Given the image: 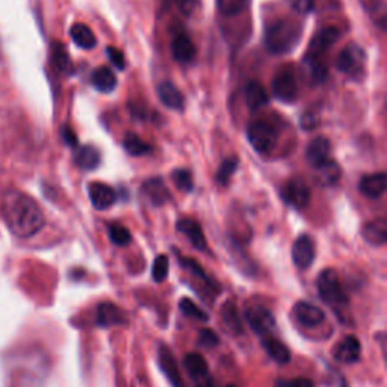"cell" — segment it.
<instances>
[{
	"mask_svg": "<svg viewBox=\"0 0 387 387\" xmlns=\"http://www.w3.org/2000/svg\"><path fill=\"white\" fill-rule=\"evenodd\" d=\"M221 319L223 324L231 334H241L243 331L241 315L238 312V307L233 301H226L221 307Z\"/></svg>",
	"mask_w": 387,
	"mask_h": 387,
	"instance_id": "31",
	"label": "cell"
},
{
	"mask_svg": "<svg viewBox=\"0 0 387 387\" xmlns=\"http://www.w3.org/2000/svg\"><path fill=\"white\" fill-rule=\"evenodd\" d=\"M333 356L336 358V362L343 365L357 363L360 357H362V345H360V341L354 336V334H350V336H345L336 346H334Z\"/></svg>",
	"mask_w": 387,
	"mask_h": 387,
	"instance_id": "12",
	"label": "cell"
},
{
	"mask_svg": "<svg viewBox=\"0 0 387 387\" xmlns=\"http://www.w3.org/2000/svg\"><path fill=\"white\" fill-rule=\"evenodd\" d=\"M96 322L99 327H119L124 326L127 318L121 308L114 303H100L96 308Z\"/></svg>",
	"mask_w": 387,
	"mask_h": 387,
	"instance_id": "15",
	"label": "cell"
},
{
	"mask_svg": "<svg viewBox=\"0 0 387 387\" xmlns=\"http://www.w3.org/2000/svg\"><path fill=\"white\" fill-rule=\"evenodd\" d=\"M289 6L300 16H307L315 9V0H288Z\"/></svg>",
	"mask_w": 387,
	"mask_h": 387,
	"instance_id": "40",
	"label": "cell"
},
{
	"mask_svg": "<svg viewBox=\"0 0 387 387\" xmlns=\"http://www.w3.org/2000/svg\"><path fill=\"white\" fill-rule=\"evenodd\" d=\"M386 188H387V176L383 171L363 176L358 182V191L371 200L380 198L386 192Z\"/></svg>",
	"mask_w": 387,
	"mask_h": 387,
	"instance_id": "19",
	"label": "cell"
},
{
	"mask_svg": "<svg viewBox=\"0 0 387 387\" xmlns=\"http://www.w3.org/2000/svg\"><path fill=\"white\" fill-rule=\"evenodd\" d=\"M276 387H315L313 381L308 378H293V380H278Z\"/></svg>",
	"mask_w": 387,
	"mask_h": 387,
	"instance_id": "44",
	"label": "cell"
},
{
	"mask_svg": "<svg viewBox=\"0 0 387 387\" xmlns=\"http://www.w3.org/2000/svg\"><path fill=\"white\" fill-rule=\"evenodd\" d=\"M280 194L283 201L296 211L307 208V204L311 203V189H308L304 180L298 177L288 180V182L283 185Z\"/></svg>",
	"mask_w": 387,
	"mask_h": 387,
	"instance_id": "8",
	"label": "cell"
},
{
	"mask_svg": "<svg viewBox=\"0 0 387 387\" xmlns=\"http://www.w3.org/2000/svg\"><path fill=\"white\" fill-rule=\"evenodd\" d=\"M123 147L129 154H131V156H135V158L144 156V154H149L153 150V147L150 144L144 143V141L134 132H127L124 135Z\"/></svg>",
	"mask_w": 387,
	"mask_h": 387,
	"instance_id": "32",
	"label": "cell"
},
{
	"mask_svg": "<svg viewBox=\"0 0 387 387\" xmlns=\"http://www.w3.org/2000/svg\"><path fill=\"white\" fill-rule=\"evenodd\" d=\"M0 212L11 233L19 238L35 236L46 223L40 204L19 189L4 192L0 200Z\"/></svg>",
	"mask_w": 387,
	"mask_h": 387,
	"instance_id": "1",
	"label": "cell"
},
{
	"mask_svg": "<svg viewBox=\"0 0 387 387\" xmlns=\"http://www.w3.org/2000/svg\"><path fill=\"white\" fill-rule=\"evenodd\" d=\"M330 151H331L330 141L326 136H316L312 143L307 146L306 159L308 165L316 169V166L330 159Z\"/></svg>",
	"mask_w": 387,
	"mask_h": 387,
	"instance_id": "20",
	"label": "cell"
},
{
	"mask_svg": "<svg viewBox=\"0 0 387 387\" xmlns=\"http://www.w3.org/2000/svg\"><path fill=\"white\" fill-rule=\"evenodd\" d=\"M238 165L239 159L236 156H230L224 159L216 171V182L221 186H227L230 184L231 176H233L235 171L238 170Z\"/></svg>",
	"mask_w": 387,
	"mask_h": 387,
	"instance_id": "35",
	"label": "cell"
},
{
	"mask_svg": "<svg viewBox=\"0 0 387 387\" xmlns=\"http://www.w3.org/2000/svg\"><path fill=\"white\" fill-rule=\"evenodd\" d=\"M171 54L173 58L180 64H189L196 58V46L185 32H179L171 40Z\"/></svg>",
	"mask_w": 387,
	"mask_h": 387,
	"instance_id": "18",
	"label": "cell"
},
{
	"mask_svg": "<svg viewBox=\"0 0 387 387\" xmlns=\"http://www.w3.org/2000/svg\"><path fill=\"white\" fill-rule=\"evenodd\" d=\"M174 4L184 16L189 17L198 9L200 0H174Z\"/></svg>",
	"mask_w": 387,
	"mask_h": 387,
	"instance_id": "43",
	"label": "cell"
},
{
	"mask_svg": "<svg viewBox=\"0 0 387 387\" xmlns=\"http://www.w3.org/2000/svg\"><path fill=\"white\" fill-rule=\"evenodd\" d=\"M171 177H173V182L177 189L184 191V192H191L194 189V180H192V174L189 170H185V169L174 170Z\"/></svg>",
	"mask_w": 387,
	"mask_h": 387,
	"instance_id": "38",
	"label": "cell"
},
{
	"mask_svg": "<svg viewBox=\"0 0 387 387\" xmlns=\"http://www.w3.org/2000/svg\"><path fill=\"white\" fill-rule=\"evenodd\" d=\"M362 236L372 247H383L387 242V221L384 218L369 221L362 230Z\"/></svg>",
	"mask_w": 387,
	"mask_h": 387,
	"instance_id": "23",
	"label": "cell"
},
{
	"mask_svg": "<svg viewBox=\"0 0 387 387\" xmlns=\"http://www.w3.org/2000/svg\"><path fill=\"white\" fill-rule=\"evenodd\" d=\"M158 96L166 108L174 111H182L185 108V97L179 91V88L171 82H162L158 86Z\"/></svg>",
	"mask_w": 387,
	"mask_h": 387,
	"instance_id": "25",
	"label": "cell"
},
{
	"mask_svg": "<svg viewBox=\"0 0 387 387\" xmlns=\"http://www.w3.org/2000/svg\"><path fill=\"white\" fill-rule=\"evenodd\" d=\"M316 288L321 300L331 307H342L348 303V295L336 269L327 268L316 278Z\"/></svg>",
	"mask_w": 387,
	"mask_h": 387,
	"instance_id": "3",
	"label": "cell"
},
{
	"mask_svg": "<svg viewBox=\"0 0 387 387\" xmlns=\"http://www.w3.org/2000/svg\"><path fill=\"white\" fill-rule=\"evenodd\" d=\"M292 261L300 269H307L315 261V243L311 236L301 235L292 245Z\"/></svg>",
	"mask_w": 387,
	"mask_h": 387,
	"instance_id": "14",
	"label": "cell"
},
{
	"mask_svg": "<svg viewBox=\"0 0 387 387\" xmlns=\"http://www.w3.org/2000/svg\"><path fill=\"white\" fill-rule=\"evenodd\" d=\"M100 151L94 146H84L74 154V162L81 170L91 171L100 165Z\"/></svg>",
	"mask_w": 387,
	"mask_h": 387,
	"instance_id": "28",
	"label": "cell"
},
{
	"mask_svg": "<svg viewBox=\"0 0 387 387\" xmlns=\"http://www.w3.org/2000/svg\"><path fill=\"white\" fill-rule=\"evenodd\" d=\"M54 62L56 69L64 73V74H73L74 73V66H73V61L69 55V51L66 49V46L61 44V43H56L54 46Z\"/></svg>",
	"mask_w": 387,
	"mask_h": 387,
	"instance_id": "34",
	"label": "cell"
},
{
	"mask_svg": "<svg viewBox=\"0 0 387 387\" xmlns=\"http://www.w3.org/2000/svg\"><path fill=\"white\" fill-rule=\"evenodd\" d=\"M141 191H143V194L153 206H162L170 200V191L161 177L146 180Z\"/></svg>",
	"mask_w": 387,
	"mask_h": 387,
	"instance_id": "21",
	"label": "cell"
},
{
	"mask_svg": "<svg viewBox=\"0 0 387 387\" xmlns=\"http://www.w3.org/2000/svg\"><path fill=\"white\" fill-rule=\"evenodd\" d=\"M250 146L259 154H269L277 146V131L263 120L251 121L247 127Z\"/></svg>",
	"mask_w": 387,
	"mask_h": 387,
	"instance_id": "5",
	"label": "cell"
},
{
	"mask_svg": "<svg viewBox=\"0 0 387 387\" xmlns=\"http://www.w3.org/2000/svg\"><path fill=\"white\" fill-rule=\"evenodd\" d=\"M268 94L266 89L262 84L259 82H250L247 86H245V103L251 111H257L263 106L268 105Z\"/></svg>",
	"mask_w": 387,
	"mask_h": 387,
	"instance_id": "27",
	"label": "cell"
},
{
	"mask_svg": "<svg viewBox=\"0 0 387 387\" xmlns=\"http://www.w3.org/2000/svg\"><path fill=\"white\" fill-rule=\"evenodd\" d=\"M303 26L300 21L280 19L266 26L263 34L265 49L273 55H288L300 44Z\"/></svg>",
	"mask_w": 387,
	"mask_h": 387,
	"instance_id": "2",
	"label": "cell"
},
{
	"mask_svg": "<svg viewBox=\"0 0 387 387\" xmlns=\"http://www.w3.org/2000/svg\"><path fill=\"white\" fill-rule=\"evenodd\" d=\"M91 84L100 93H112L117 88V77L109 67H100L93 71Z\"/></svg>",
	"mask_w": 387,
	"mask_h": 387,
	"instance_id": "30",
	"label": "cell"
},
{
	"mask_svg": "<svg viewBox=\"0 0 387 387\" xmlns=\"http://www.w3.org/2000/svg\"><path fill=\"white\" fill-rule=\"evenodd\" d=\"M185 371L194 381V387H215L208 362L200 353H191L184 360Z\"/></svg>",
	"mask_w": 387,
	"mask_h": 387,
	"instance_id": "7",
	"label": "cell"
},
{
	"mask_svg": "<svg viewBox=\"0 0 387 387\" xmlns=\"http://www.w3.org/2000/svg\"><path fill=\"white\" fill-rule=\"evenodd\" d=\"M273 94L283 103H293L298 97V84L291 69H281L273 79Z\"/></svg>",
	"mask_w": 387,
	"mask_h": 387,
	"instance_id": "9",
	"label": "cell"
},
{
	"mask_svg": "<svg viewBox=\"0 0 387 387\" xmlns=\"http://www.w3.org/2000/svg\"><path fill=\"white\" fill-rule=\"evenodd\" d=\"M227 387H236V386H235V384H228Z\"/></svg>",
	"mask_w": 387,
	"mask_h": 387,
	"instance_id": "47",
	"label": "cell"
},
{
	"mask_svg": "<svg viewBox=\"0 0 387 387\" xmlns=\"http://www.w3.org/2000/svg\"><path fill=\"white\" fill-rule=\"evenodd\" d=\"M342 176V170L336 161L328 159L315 169V179L321 186H333L336 185Z\"/></svg>",
	"mask_w": 387,
	"mask_h": 387,
	"instance_id": "24",
	"label": "cell"
},
{
	"mask_svg": "<svg viewBox=\"0 0 387 387\" xmlns=\"http://www.w3.org/2000/svg\"><path fill=\"white\" fill-rule=\"evenodd\" d=\"M300 123H301V129H306V131H312V129H315V126L318 124V115L304 114Z\"/></svg>",
	"mask_w": 387,
	"mask_h": 387,
	"instance_id": "45",
	"label": "cell"
},
{
	"mask_svg": "<svg viewBox=\"0 0 387 387\" xmlns=\"http://www.w3.org/2000/svg\"><path fill=\"white\" fill-rule=\"evenodd\" d=\"M293 316L298 321V324L306 328H315L326 321V313L318 306L307 301H300L295 304Z\"/></svg>",
	"mask_w": 387,
	"mask_h": 387,
	"instance_id": "13",
	"label": "cell"
},
{
	"mask_svg": "<svg viewBox=\"0 0 387 387\" xmlns=\"http://www.w3.org/2000/svg\"><path fill=\"white\" fill-rule=\"evenodd\" d=\"M198 343L204 348H213L219 343V339L216 336V333L211 328H203L200 331V336H198Z\"/></svg>",
	"mask_w": 387,
	"mask_h": 387,
	"instance_id": "42",
	"label": "cell"
},
{
	"mask_svg": "<svg viewBox=\"0 0 387 387\" xmlns=\"http://www.w3.org/2000/svg\"><path fill=\"white\" fill-rule=\"evenodd\" d=\"M61 135H62V139L66 141V143L70 147H77V136H76V134L71 131V129L69 126H64L62 127Z\"/></svg>",
	"mask_w": 387,
	"mask_h": 387,
	"instance_id": "46",
	"label": "cell"
},
{
	"mask_svg": "<svg viewBox=\"0 0 387 387\" xmlns=\"http://www.w3.org/2000/svg\"><path fill=\"white\" fill-rule=\"evenodd\" d=\"M70 36L77 47L85 49V50H91L97 44V38H96L94 32L84 23L73 24L71 29H70Z\"/></svg>",
	"mask_w": 387,
	"mask_h": 387,
	"instance_id": "29",
	"label": "cell"
},
{
	"mask_svg": "<svg viewBox=\"0 0 387 387\" xmlns=\"http://www.w3.org/2000/svg\"><path fill=\"white\" fill-rule=\"evenodd\" d=\"M108 233H109V239L112 241V243L117 245V247H126V245L132 242L131 231H129V228L121 224H111L108 228Z\"/></svg>",
	"mask_w": 387,
	"mask_h": 387,
	"instance_id": "37",
	"label": "cell"
},
{
	"mask_svg": "<svg viewBox=\"0 0 387 387\" xmlns=\"http://www.w3.org/2000/svg\"><path fill=\"white\" fill-rule=\"evenodd\" d=\"M177 231L184 233L194 248H197L198 251H206L208 250V241H206V236L203 233L201 226L192 218H180L177 224H176Z\"/></svg>",
	"mask_w": 387,
	"mask_h": 387,
	"instance_id": "17",
	"label": "cell"
},
{
	"mask_svg": "<svg viewBox=\"0 0 387 387\" xmlns=\"http://www.w3.org/2000/svg\"><path fill=\"white\" fill-rule=\"evenodd\" d=\"M179 308L182 311L188 318H192L196 321H200V322H208L209 321V315L206 313L203 308L194 303L192 300L189 298H182L179 301Z\"/></svg>",
	"mask_w": 387,
	"mask_h": 387,
	"instance_id": "36",
	"label": "cell"
},
{
	"mask_svg": "<svg viewBox=\"0 0 387 387\" xmlns=\"http://www.w3.org/2000/svg\"><path fill=\"white\" fill-rule=\"evenodd\" d=\"M106 55H108L109 61L112 62L114 67H117L119 70H124L126 69V58H124L123 51L120 49L114 47V46H109L106 49Z\"/></svg>",
	"mask_w": 387,
	"mask_h": 387,
	"instance_id": "41",
	"label": "cell"
},
{
	"mask_svg": "<svg viewBox=\"0 0 387 387\" xmlns=\"http://www.w3.org/2000/svg\"><path fill=\"white\" fill-rule=\"evenodd\" d=\"M251 0H216V9L224 17H235L247 11Z\"/></svg>",
	"mask_w": 387,
	"mask_h": 387,
	"instance_id": "33",
	"label": "cell"
},
{
	"mask_svg": "<svg viewBox=\"0 0 387 387\" xmlns=\"http://www.w3.org/2000/svg\"><path fill=\"white\" fill-rule=\"evenodd\" d=\"M339 36H341L339 29L333 28V26L319 31L313 36V40L311 41V46H308V49H307L306 61L321 59V56L324 55L326 51H328L334 44H336V41L339 40Z\"/></svg>",
	"mask_w": 387,
	"mask_h": 387,
	"instance_id": "10",
	"label": "cell"
},
{
	"mask_svg": "<svg viewBox=\"0 0 387 387\" xmlns=\"http://www.w3.org/2000/svg\"><path fill=\"white\" fill-rule=\"evenodd\" d=\"M245 319H247L251 330L256 334H259L262 339L273 336L277 327L273 312L262 304H251L245 308Z\"/></svg>",
	"mask_w": 387,
	"mask_h": 387,
	"instance_id": "6",
	"label": "cell"
},
{
	"mask_svg": "<svg viewBox=\"0 0 387 387\" xmlns=\"http://www.w3.org/2000/svg\"><path fill=\"white\" fill-rule=\"evenodd\" d=\"M158 360H159V366L164 372V376L166 377V380L170 381V384L173 387H185V383L182 380V373H180L179 369V363L173 354V351L170 350L166 345H161L159 351H158Z\"/></svg>",
	"mask_w": 387,
	"mask_h": 387,
	"instance_id": "11",
	"label": "cell"
},
{
	"mask_svg": "<svg viewBox=\"0 0 387 387\" xmlns=\"http://www.w3.org/2000/svg\"><path fill=\"white\" fill-rule=\"evenodd\" d=\"M179 263H180V266H182L185 271H188V273L194 278H197L198 281H201L203 285H204V288L208 289L209 292H212L213 295L219 293V289H221V288H219V285H218V283L215 280H212L208 274L204 273V269L200 266V263L197 261L189 259V257H180L179 256Z\"/></svg>",
	"mask_w": 387,
	"mask_h": 387,
	"instance_id": "22",
	"label": "cell"
},
{
	"mask_svg": "<svg viewBox=\"0 0 387 387\" xmlns=\"http://www.w3.org/2000/svg\"><path fill=\"white\" fill-rule=\"evenodd\" d=\"M88 194H89V200H91V204L97 211H106L112 208L114 203L117 201V192L114 191L106 184L101 182H93L88 185Z\"/></svg>",
	"mask_w": 387,
	"mask_h": 387,
	"instance_id": "16",
	"label": "cell"
},
{
	"mask_svg": "<svg viewBox=\"0 0 387 387\" xmlns=\"http://www.w3.org/2000/svg\"><path fill=\"white\" fill-rule=\"evenodd\" d=\"M336 67L341 73L351 77V79L360 81L365 76L366 69L365 50L357 44H348L339 54L336 59Z\"/></svg>",
	"mask_w": 387,
	"mask_h": 387,
	"instance_id": "4",
	"label": "cell"
},
{
	"mask_svg": "<svg viewBox=\"0 0 387 387\" xmlns=\"http://www.w3.org/2000/svg\"><path fill=\"white\" fill-rule=\"evenodd\" d=\"M166 276H169V257L165 254H159L153 262L151 268V277L156 283H162Z\"/></svg>",
	"mask_w": 387,
	"mask_h": 387,
	"instance_id": "39",
	"label": "cell"
},
{
	"mask_svg": "<svg viewBox=\"0 0 387 387\" xmlns=\"http://www.w3.org/2000/svg\"><path fill=\"white\" fill-rule=\"evenodd\" d=\"M262 345L265 348V351L268 353V356L274 360L277 365L285 366L288 363H291L292 356L289 348L283 343L280 339H276L273 336H268L262 339Z\"/></svg>",
	"mask_w": 387,
	"mask_h": 387,
	"instance_id": "26",
	"label": "cell"
}]
</instances>
